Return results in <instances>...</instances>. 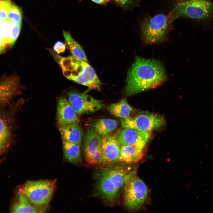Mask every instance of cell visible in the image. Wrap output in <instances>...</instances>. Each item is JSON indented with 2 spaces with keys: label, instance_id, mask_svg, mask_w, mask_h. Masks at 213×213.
I'll return each instance as SVG.
<instances>
[{
  "label": "cell",
  "instance_id": "obj_22",
  "mask_svg": "<svg viewBox=\"0 0 213 213\" xmlns=\"http://www.w3.org/2000/svg\"><path fill=\"white\" fill-rule=\"evenodd\" d=\"M10 137L9 126L5 119L0 116V154L8 147Z\"/></svg>",
  "mask_w": 213,
  "mask_h": 213
},
{
  "label": "cell",
  "instance_id": "obj_30",
  "mask_svg": "<svg viewBox=\"0 0 213 213\" xmlns=\"http://www.w3.org/2000/svg\"><path fill=\"white\" fill-rule=\"evenodd\" d=\"M8 47L7 44L0 35V54L3 52Z\"/></svg>",
  "mask_w": 213,
  "mask_h": 213
},
{
  "label": "cell",
  "instance_id": "obj_3",
  "mask_svg": "<svg viewBox=\"0 0 213 213\" xmlns=\"http://www.w3.org/2000/svg\"><path fill=\"white\" fill-rule=\"evenodd\" d=\"M64 76L90 89L100 90L101 83L93 68L87 62L72 55L62 57L59 64Z\"/></svg>",
  "mask_w": 213,
  "mask_h": 213
},
{
  "label": "cell",
  "instance_id": "obj_32",
  "mask_svg": "<svg viewBox=\"0 0 213 213\" xmlns=\"http://www.w3.org/2000/svg\"><path fill=\"white\" fill-rule=\"evenodd\" d=\"M176 3V4L182 3L183 2L190 0H173Z\"/></svg>",
  "mask_w": 213,
  "mask_h": 213
},
{
  "label": "cell",
  "instance_id": "obj_28",
  "mask_svg": "<svg viewBox=\"0 0 213 213\" xmlns=\"http://www.w3.org/2000/svg\"><path fill=\"white\" fill-rule=\"evenodd\" d=\"M101 149L96 151L95 153L87 161V162L90 164H98L101 158Z\"/></svg>",
  "mask_w": 213,
  "mask_h": 213
},
{
  "label": "cell",
  "instance_id": "obj_31",
  "mask_svg": "<svg viewBox=\"0 0 213 213\" xmlns=\"http://www.w3.org/2000/svg\"><path fill=\"white\" fill-rule=\"evenodd\" d=\"M93 2L101 5L106 4L110 0H91Z\"/></svg>",
  "mask_w": 213,
  "mask_h": 213
},
{
  "label": "cell",
  "instance_id": "obj_7",
  "mask_svg": "<svg viewBox=\"0 0 213 213\" xmlns=\"http://www.w3.org/2000/svg\"><path fill=\"white\" fill-rule=\"evenodd\" d=\"M124 187V203L126 208L130 210L141 208L148 195V188L144 182L135 175Z\"/></svg>",
  "mask_w": 213,
  "mask_h": 213
},
{
  "label": "cell",
  "instance_id": "obj_20",
  "mask_svg": "<svg viewBox=\"0 0 213 213\" xmlns=\"http://www.w3.org/2000/svg\"><path fill=\"white\" fill-rule=\"evenodd\" d=\"M118 126L117 120L107 118L99 119L91 124L92 129L101 135L111 133L117 128Z\"/></svg>",
  "mask_w": 213,
  "mask_h": 213
},
{
  "label": "cell",
  "instance_id": "obj_5",
  "mask_svg": "<svg viewBox=\"0 0 213 213\" xmlns=\"http://www.w3.org/2000/svg\"><path fill=\"white\" fill-rule=\"evenodd\" d=\"M169 14L172 22L182 18L206 20L213 17V2L210 0H190L176 4Z\"/></svg>",
  "mask_w": 213,
  "mask_h": 213
},
{
  "label": "cell",
  "instance_id": "obj_6",
  "mask_svg": "<svg viewBox=\"0 0 213 213\" xmlns=\"http://www.w3.org/2000/svg\"><path fill=\"white\" fill-rule=\"evenodd\" d=\"M56 183L54 180L29 181L19 191L22 193L32 205L46 210L54 192Z\"/></svg>",
  "mask_w": 213,
  "mask_h": 213
},
{
  "label": "cell",
  "instance_id": "obj_25",
  "mask_svg": "<svg viewBox=\"0 0 213 213\" xmlns=\"http://www.w3.org/2000/svg\"><path fill=\"white\" fill-rule=\"evenodd\" d=\"M142 0H112L114 4L123 10L131 9L139 6Z\"/></svg>",
  "mask_w": 213,
  "mask_h": 213
},
{
  "label": "cell",
  "instance_id": "obj_21",
  "mask_svg": "<svg viewBox=\"0 0 213 213\" xmlns=\"http://www.w3.org/2000/svg\"><path fill=\"white\" fill-rule=\"evenodd\" d=\"M63 34L70 50L73 56L87 62L88 60L86 56L82 47L72 38L70 32L63 31Z\"/></svg>",
  "mask_w": 213,
  "mask_h": 213
},
{
  "label": "cell",
  "instance_id": "obj_26",
  "mask_svg": "<svg viewBox=\"0 0 213 213\" xmlns=\"http://www.w3.org/2000/svg\"><path fill=\"white\" fill-rule=\"evenodd\" d=\"M21 24L12 22L11 28L9 37L10 47L13 45L20 32Z\"/></svg>",
  "mask_w": 213,
  "mask_h": 213
},
{
  "label": "cell",
  "instance_id": "obj_24",
  "mask_svg": "<svg viewBox=\"0 0 213 213\" xmlns=\"http://www.w3.org/2000/svg\"><path fill=\"white\" fill-rule=\"evenodd\" d=\"M7 19L12 22L22 24V12L21 9L12 4L8 14Z\"/></svg>",
  "mask_w": 213,
  "mask_h": 213
},
{
  "label": "cell",
  "instance_id": "obj_13",
  "mask_svg": "<svg viewBox=\"0 0 213 213\" xmlns=\"http://www.w3.org/2000/svg\"><path fill=\"white\" fill-rule=\"evenodd\" d=\"M19 84V78L16 76L0 81V105L12 99L17 93Z\"/></svg>",
  "mask_w": 213,
  "mask_h": 213
},
{
  "label": "cell",
  "instance_id": "obj_11",
  "mask_svg": "<svg viewBox=\"0 0 213 213\" xmlns=\"http://www.w3.org/2000/svg\"><path fill=\"white\" fill-rule=\"evenodd\" d=\"M151 135V133L132 128H122L117 132L115 135L121 146L131 145L145 148Z\"/></svg>",
  "mask_w": 213,
  "mask_h": 213
},
{
  "label": "cell",
  "instance_id": "obj_34",
  "mask_svg": "<svg viewBox=\"0 0 213 213\" xmlns=\"http://www.w3.org/2000/svg\"></svg>",
  "mask_w": 213,
  "mask_h": 213
},
{
  "label": "cell",
  "instance_id": "obj_8",
  "mask_svg": "<svg viewBox=\"0 0 213 213\" xmlns=\"http://www.w3.org/2000/svg\"><path fill=\"white\" fill-rule=\"evenodd\" d=\"M120 121L123 128H132L150 133L161 128L165 123V120L162 116L148 112H141L134 117L121 119Z\"/></svg>",
  "mask_w": 213,
  "mask_h": 213
},
{
  "label": "cell",
  "instance_id": "obj_2",
  "mask_svg": "<svg viewBox=\"0 0 213 213\" xmlns=\"http://www.w3.org/2000/svg\"><path fill=\"white\" fill-rule=\"evenodd\" d=\"M135 175V170L131 171L125 166L102 168L95 175L98 191L104 199L110 201L114 200L121 188Z\"/></svg>",
  "mask_w": 213,
  "mask_h": 213
},
{
  "label": "cell",
  "instance_id": "obj_15",
  "mask_svg": "<svg viewBox=\"0 0 213 213\" xmlns=\"http://www.w3.org/2000/svg\"><path fill=\"white\" fill-rule=\"evenodd\" d=\"M58 128L62 139L70 142L80 144L83 132L78 123L59 126Z\"/></svg>",
  "mask_w": 213,
  "mask_h": 213
},
{
  "label": "cell",
  "instance_id": "obj_1",
  "mask_svg": "<svg viewBox=\"0 0 213 213\" xmlns=\"http://www.w3.org/2000/svg\"><path fill=\"white\" fill-rule=\"evenodd\" d=\"M166 79L165 69L160 62L137 56L128 70L123 94L133 96L156 88Z\"/></svg>",
  "mask_w": 213,
  "mask_h": 213
},
{
  "label": "cell",
  "instance_id": "obj_4",
  "mask_svg": "<svg viewBox=\"0 0 213 213\" xmlns=\"http://www.w3.org/2000/svg\"><path fill=\"white\" fill-rule=\"evenodd\" d=\"M172 22L169 14L160 13L144 17L140 25L143 41L147 44L163 41L167 36Z\"/></svg>",
  "mask_w": 213,
  "mask_h": 213
},
{
  "label": "cell",
  "instance_id": "obj_29",
  "mask_svg": "<svg viewBox=\"0 0 213 213\" xmlns=\"http://www.w3.org/2000/svg\"><path fill=\"white\" fill-rule=\"evenodd\" d=\"M65 44L62 41H58L53 47L54 51L58 54L64 52L66 49Z\"/></svg>",
  "mask_w": 213,
  "mask_h": 213
},
{
  "label": "cell",
  "instance_id": "obj_33",
  "mask_svg": "<svg viewBox=\"0 0 213 213\" xmlns=\"http://www.w3.org/2000/svg\"><path fill=\"white\" fill-rule=\"evenodd\" d=\"M0 162H1V161L0 160Z\"/></svg>",
  "mask_w": 213,
  "mask_h": 213
},
{
  "label": "cell",
  "instance_id": "obj_23",
  "mask_svg": "<svg viewBox=\"0 0 213 213\" xmlns=\"http://www.w3.org/2000/svg\"><path fill=\"white\" fill-rule=\"evenodd\" d=\"M12 23L7 19L0 21V35L8 47H10L9 37L11 30Z\"/></svg>",
  "mask_w": 213,
  "mask_h": 213
},
{
  "label": "cell",
  "instance_id": "obj_10",
  "mask_svg": "<svg viewBox=\"0 0 213 213\" xmlns=\"http://www.w3.org/2000/svg\"><path fill=\"white\" fill-rule=\"evenodd\" d=\"M120 148L115 135L109 134L103 135L101 154L98 164L106 166L119 161Z\"/></svg>",
  "mask_w": 213,
  "mask_h": 213
},
{
  "label": "cell",
  "instance_id": "obj_16",
  "mask_svg": "<svg viewBox=\"0 0 213 213\" xmlns=\"http://www.w3.org/2000/svg\"><path fill=\"white\" fill-rule=\"evenodd\" d=\"M144 148L131 145L121 146L119 161L127 164L138 162L143 156Z\"/></svg>",
  "mask_w": 213,
  "mask_h": 213
},
{
  "label": "cell",
  "instance_id": "obj_14",
  "mask_svg": "<svg viewBox=\"0 0 213 213\" xmlns=\"http://www.w3.org/2000/svg\"><path fill=\"white\" fill-rule=\"evenodd\" d=\"M84 140L85 159L87 161L96 151L101 149L102 137L92 129L87 131Z\"/></svg>",
  "mask_w": 213,
  "mask_h": 213
},
{
  "label": "cell",
  "instance_id": "obj_19",
  "mask_svg": "<svg viewBox=\"0 0 213 213\" xmlns=\"http://www.w3.org/2000/svg\"><path fill=\"white\" fill-rule=\"evenodd\" d=\"M62 144L64 158L72 163H79L81 160L80 144L70 142L63 139Z\"/></svg>",
  "mask_w": 213,
  "mask_h": 213
},
{
  "label": "cell",
  "instance_id": "obj_17",
  "mask_svg": "<svg viewBox=\"0 0 213 213\" xmlns=\"http://www.w3.org/2000/svg\"><path fill=\"white\" fill-rule=\"evenodd\" d=\"M46 210L37 207L31 204L25 195L18 191L10 209L12 213H42Z\"/></svg>",
  "mask_w": 213,
  "mask_h": 213
},
{
  "label": "cell",
  "instance_id": "obj_18",
  "mask_svg": "<svg viewBox=\"0 0 213 213\" xmlns=\"http://www.w3.org/2000/svg\"><path fill=\"white\" fill-rule=\"evenodd\" d=\"M107 109L112 115L121 119L131 117L135 112L134 109L128 103L126 99L111 104Z\"/></svg>",
  "mask_w": 213,
  "mask_h": 213
},
{
  "label": "cell",
  "instance_id": "obj_27",
  "mask_svg": "<svg viewBox=\"0 0 213 213\" xmlns=\"http://www.w3.org/2000/svg\"><path fill=\"white\" fill-rule=\"evenodd\" d=\"M12 4L10 0H0V21L7 19Z\"/></svg>",
  "mask_w": 213,
  "mask_h": 213
},
{
  "label": "cell",
  "instance_id": "obj_12",
  "mask_svg": "<svg viewBox=\"0 0 213 213\" xmlns=\"http://www.w3.org/2000/svg\"><path fill=\"white\" fill-rule=\"evenodd\" d=\"M57 119L59 126L78 123L79 118L72 106L66 98L61 97L57 104Z\"/></svg>",
  "mask_w": 213,
  "mask_h": 213
},
{
  "label": "cell",
  "instance_id": "obj_9",
  "mask_svg": "<svg viewBox=\"0 0 213 213\" xmlns=\"http://www.w3.org/2000/svg\"><path fill=\"white\" fill-rule=\"evenodd\" d=\"M67 96L68 101L78 114L93 113L104 106L101 101L85 93L70 91Z\"/></svg>",
  "mask_w": 213,
  "mask_h": 213
}]
</instances>
